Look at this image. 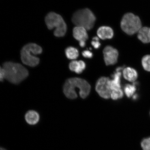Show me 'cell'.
Returning a JSON list of instances; mask_svg holds the SVG:
<instances>
[{
  "instance_id": "6da1fadb",
  "label": "cell",
  "mask_w": 150,
  "mask_h": 150,
  "mask_svg": "<svg viewBox=\"0 0 150 150\" xmlns=\"http://www.w3.org/2000/svg\"><path fill=\"white\" fill-rule=\"evenodd\" d=\"M77 88L79 91L81 98L85 99L89 94L91 86L85 80L78 78L69 79L65 82L63 87V92L67 98L75 99L77 97L76 91Z\"/></svg>"
},
{
  "instance_id": "7a4b0ae2",
  "label": "cell",
  "mask_w": 150,
  "mask_h": 150,
  "mask_svg": "<svg viewBox=\"0 0 150 150\" xmlns=\"http://www.w3.org/2000/svg\"><path fill=\"white\" fill-rule=\"evenodd\" d=\"M3 68L5 71V79L13 84L20 83L29 75L27 69L20 64L6 62Z\"/></svg>"
},
{
  "instance_id": "3957f363",
  "label": "cell",
  "mask_w": 150,
  "mask_h": 150,
  "mask_svg": "<svg viewBox=\"0 0 150 150\" xmlns=\"http://www.w3.org/2000/svg\"><path fill=\"white\" fill-rule=\"evenodd\" d=\"M42 50L40 46L35 43H29L24 46L21 52V57L24 64L31 67L38 65L40 60L35 55L42 53Z\"/></svg>"
},
{
  "instance_id": "277c9868",
  "label": "cell",
  "mask_w": 150,
  "mask_h": 150,
  "mask_svg": "<svg viewBox=\"0 0 150 150\" xmlns=\"http://www.w3.org/2000/svg\"><path fill=\"white\" fill-rule=\"evenodd\" d=\"M96 18L88 8L80 9L73 14L72 21L76 26L83 27L88 30L93 28Z\"/></svg>"
},
{
  "instance_id": "5b68a950",
  "label": "cell",
  "mask_w": 150,
  "mask_h": 150,
  "mask_svg": "<svg viewBox=\"0 0 150 150\" xmlns=\"http://www.w3.org/2000/svg\"><path fill=\"white\" fill-rule=\"evenodd\" d=\"M45 21L48 29L55 28L54 35L57 37L64 36L67 31V25L60 15L53 12L49 13L45 18Z\"/></svg>"
},
{
  "instance_id": "8992f818",
  "label": "cell",
  "mask_w": 150,
  "mask_h": 150,
  "mask_svg": "<svg viewBox=\"0 0 150 150\" xmlns=\"http://www.w3.org/2000/svg\"><path fill=\"white\" fill-rule=\"evenodd\" d=\"M121 27L125 33L129 35H132L138 33L141 29L142 22L138 16L132 13H127L122 18Z\"/></svg>"
},
{
  "instance_id": "52a82bcc",
  "label": "cell",
  "mask_w": 150,
  "mask_h": 150,
  "mask_svg": "<svg viewBox=\"0 0 150 150\" xmlns=\"http://www.w3.org/2000/svg\"><path fill=\"white\" fill-rule=\"evenodd\" d=\"M110 80L109 78L102 77L97 81L96 90L103 98L108 99L111 96L112 90L110 87Z\"/></svg>"
},
{
  "instance_id": "ba28073f",
  "label": "cell",
  "mask_w": 150,
  "mask_h": 150,
  "mask_svg": "<svg viewBox=\"0 0 150 150\" xmlns=\"http://www.w3.org/2000/svg\"><path fill=\"white\" fill-rule=\"evenodd\" d=\"M104 60L106 65H113L117 62L119 52L111 46L105 47L103 51Z\"/></svg>"
},
{
  "instance_id": "9c48e42d",
  "label": "cell",
  "mask_w": 150,
  "mask_h": 150,
  "mask_svg": "<svg viewBox=\"0 0 150 150\" xmlns=\"http://www.w3.org/2000/svg\"><path fill=\"white\" fill-rule=\"evenodd\" d=\"M73 35L74 38L79 42L86 41L88 38L87 30L79 26H76L73 30Z\"/></svg>"
},
{
  "instance_id": "30bf717a",
  "label": "cell",
  "mask_w": 150,
  "mask_h": 150,
  "mask_svg": "<svg viewBox=\"0 0 150 150\" xmlns=\"http://www.w3.org/2000/svg\"><path fill=\"white\" fill-rule=\"evenodd\" d=\"M97 35L99 38L102 40L112 39L113 37V30L108 26H102L98 28L97 31Z\"/></svg>"
},
{
  "instance_id": "8fae6325",
  "label": "cell",
  "mask_w": 150,
  "mask_h": 150,
  "mask_svg": "<svg viewBox=\"0 0 150 150\" xmlns=\"http://www.w3.org/2000/svg\"><path fill=\"white\" fill-rule=\"evenodd\" d=\"M123 74L124 78L125 79L131 82L135 81L138 76L137 71L130 67H126L124 69Z\"/></svg>"
},
{
  "instance_id": "7c38bea8",
  "label": "cell",
  "mask_w": 150,
  "mask_h": 150,
  "mask_svg": "<svg viewBox=\"0 0 150 150\" xmlns=\"http://www.w3.org/2000/svg\"><path fill=\"white\" fill-rule=\"evenodd\" d=\"M25 118L28 124L32 125L37 124L40 119L38 113L34 110L28 112L25 114Z\"/></svg>"
},
{
  "instance_id": "4fadbf2b",
  "label": "cell",
  "mask_w": 150,
  "mask_h": 150,
  "mask_svg": "<svg viewBox=\"0 0 150 150\" xmlns=\"http://www.w3.org/2000/svg\"><path fill=\"white\" fill-rule=\"evenodd\" d=\"M138 38L144 44L150 43V28L142 27L138 32Z\"/></svg>"
},
{
  "instance_id": "5bb4252c",
  "label": "cell",
  "mask_w": 150,
  "mask_h": 150,
  "mask_svg": "<svg viewBox=\"0 0 150 150\" xmlns=\"http://www.w3.org/2000/svg\"><path fill=\"white\" fill-rule=\"evenodd\" d=\"M121 73L120 71L116 70V72L112 75L113 79L110 80V87L112 91L121 89L120 84Z\"/></svg>"
},
{
  "instance_id": "9a60e30c",
  "label": "cell",
  "mask_w": 150,
  "mask_h": 150,
  "mask_svg": "<svg viewBox=\"0 0 150 150\" xmlns=\"http://www.w3.org/2000/svg\"><path fill=\"white\" fill-rule=\"evenodd\" d=\"M65 54L67 59H75L79 56V52L77 49L73 47H69L66 49Z\"/></svg>"
},
{
  "instance_id": "2e32d148",
  "label": "cell",
  "mask_w": 150,
  "mask_h": 150,
  "mask_svg": "<svg viewBox=\"0 0 150 150\" xmlns=\"http://www.w3.org/2000/svg\"><path fill=\"white\" fill-rule=\"evenodd\" d=\"M136 91V86L133 84V85L130 84H127L124 88V91L126 96L130 98L134 95Z\"/></svg>"
},
{
  "instance_id": "e0dca14e",
  "label": "cell",
  "mask_w": 150,
  "mask_h": 150,
  "mask_svg": "<svg viewBox=\"0 0 150 150\" xmlns=\"http://www.w3.org/2000/svg\"><path fill=\"white\" fill-rule=\"evenodd\" d=\"M70 70L79 74L81 70V66L79 61H74L71 62L69 66Z\"/></svg>"
},
{
  "instance_id": "ac0fdd59",
  "label": "cell",
  "mask_w": 150,
  "mask_h": 150,
  "mask_svg": "<svg viewBox=\"0 0 150 150\" xmlns=\"http://www.w3.org/2000/svg\"><path fill=\"white\" fill-rule=\"evenodd\" d=\"M142 64L145 70L150 72V55L144 56L142 59Z\"/></svg>"
},
{
  "instance_id": "d6986e66",
  "label": "cell",
  "mask_w": 150,
  "mask_h": 150,
  "mask_svg": "<svg viewBox=\"0 0 150 150\" xmlns=\"http://www.w3.org/2000/svg\"><path fill=\"white\" fill-rule=\"evenodd\" d=\"M123 96V91L121 89H119L112 91L110 97L113 100H116L122 98Z\"/></svg>"
},
{
  "instance_id": "ffe728a7",
  "label": "cell",
  "mask_w": 150,
  "mask_h": 150,
  "mask_svg": "<svg viewBox=\"0 0 150 150\" xmlns=\"http://www.w3.org/2000/svg\"><path fill=\"white\" fill-rule=\"evenodd\" d=\"M141 145L143 150H150V137L144 139Z\"/></svg>"
},
{
  "instance_id": "44dd1931",
  "label": "cell",
  "mask_w": 150,
  "mask_h": 150,
  "mask_svg": "<svg viewBox=\"0 0 150 150\" xmlns=\"http://www.w3.org/2000/svg\"><path fill=\"white\" fill-rule=\"evenodd\" d=\"M93 41L91 43L92 45L95 49H98L101 45L100 42H99V38L98 37H95L93 39Z\"/></svg>"
},
{
  "instance_id": "7402d4cb",
  "label": "cell",
  "mask_w": 150,
  "mask_h": 150,
  "mask_svg": "<svg viewBox=\"0 0 150 150\" xmlns=\"http://www.w3.org/2000/svg\"><path fill=\"white\" fill-rule=\"evenodd\" d=\"M82 55L84 57L88 58V59H91L93 56L92 52L88 50H84L82 52Z\"/></svg>"
},
{
  "instance_id": "603a6c76",
  "label": "cell",
  "mask_w": 150,
  "mask_h": 150,
  "mask_svg": "<svg viewBox=\"0 0 150 150\" xmlns=\"http://www.w3.org/2000/svg\"><path fill=\"white\" fill-rule=\"evenodd\" d=\"M5 73L4 69L3 68L1 67V70H0V80L1 81L5 79Z\"/></svg>"
},
{
  "instance_id": "cb8c5ba5",
  "label": "cell",
  "mask_w": 150,
  "mask_h": 150,
  "mask_svg": "<svg viewBox=\"0 0 150 150\" xmlns=\"http://www.w3.org/2000/svg\"><path fill=\"white\" fill-rule=\"evenodd\" d=\"M79 45L80 47H84L86 45V42L85 41H80L79 42Z\"/></svg>"
},
{
  "instance_id": "d4e9b609",
  "label": "cell",
  "mask_w": 150,
  "mask_h": 150,
  "mask_svg": "<svg viewBox=\"0 0 150 150\" xmlns=\"http://www.w3.org/2000/svg\"><path fill=\"white\" fill-rule=\"evenodd\" d=\"M138 96L137 95V94H135L133 96V99H134V100H136Z\"/></svg>"
},
{
  "instance_id": "484cf974",
  "label": "cell",
  "mask_w": 150,
  "mask_h": 150,
  "mask_svg": "<svg viewBox=\"0 0 150 150\" xmlns=\"http://www.w3.org/2000/svg\"><path fill=\"white\" fill-rule=\"evenodd\" d=\"M0 150H7L6 149H5L4 147H1V149Z\"/></svg>"
}]
</instances>
